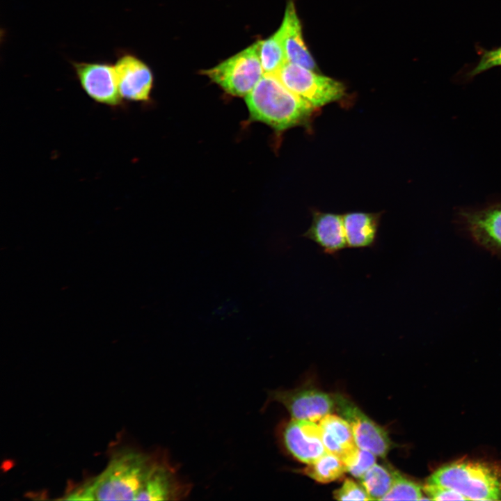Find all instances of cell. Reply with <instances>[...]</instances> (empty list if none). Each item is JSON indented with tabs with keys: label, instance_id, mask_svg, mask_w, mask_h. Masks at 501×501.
Returning <instances> with one entry per match:
<instances>
[{
	"label": "cell",
	"instance_id": "cell-1",
	"mask_svg": "<svg viewBox=\"0 0 501 501\" xmlns=\"http://www.w3.org/2000/svg\"><path fill=\"white\" fill-rule=\"evenodd\" d=\"M156 461L134 448L118 447L111 452L103 471L72 486L62 499L136 500Z\"/></svg>",
	"mask_w": 501,
	"mask_h": 501
},
{
	"label": "cell",
	"instance_id": "cell-2",
	"mask_svg": "<svg viewBox=\"0 0 501 501\" xmlns=\"http://www.w3.org/2000/svg\"><path fill=\"white\" fill-rule=\"evenodd\" d=\"M253 120L283 131L305 122L315 108L289 89L273 74H264L246 96Z\"/></svg>",
	"mask_w": 501,
	"mask_h": 501
},
{
	"label": "cell",
	"instance_id": "cell-3",
	"mask_svg": "<svg viewBox=\"0 0 501 501\" xmlns=\"http://www.w3.org/2000/svg\"><path fill=\"white\" fill-rule=\"evenodd\" d=\"M470 500H501V464L461 459L436 470L427 479Z\"/></svg>",
	"mask_w": 501,
	"mask_h": 501
},
{
	"label": "cell",
	"instance_id": "cell-4",
	"mask_svg": "<svg viewBox=\"0 0 501 501\" xmlns=\"http://www.w3.org/2000/svg\"><path fill=\"white\" fill-rule=\"evenodd\" d=\"M202 73L228 94L246 97L264 74L259 41Z\"/></svg>",
	"mask_w": 501,
	"mask_h": 501
},
{
	"label": "cell",
	"instance_id": "cell-5",
	"mask_svg": "<svg viewBox=\"0 0 501 501\" xmlns=\"http://www.w3.org/2000/svg\"><path fill=\"white\" fill-rule=\"evenodd\" d=\"M273 75L314 108L337 101L344 95L345 87L341 82L292 63L287 62Z\"/></svg>",
	"mask_w": 501,
	"mask_h": 501
},
{
	"label": "cell",
	"instance_id": "cell-6",
	"mask_svg": "<svg viewBox=\"0 0 501 501\" xmlns=\"http://www.w3.org/2000/svg\"><path fill=\"white\" fill-rule=\"evenodd\" d=\"M84 93L93 101L110 107L123 104L113 64L106 61H71Z\"/></svg>",
	"mask_w": 501,
	"mask_h": 501
},
{
	"label": "cell",
	"instance_id": "cell-7",
	"mask_svg": "<svg viewBox=\"0 0 501 501\" xmlns=\"http://www.w3.org/2000/svg\"><path fill=\"white\" fill-rule=\"evenodd\" d=\"M335 410L350 424L357 446L384 458L391 447L386 431L341 395H335Z\"/></svg>",
	"mask_w": 501,
	"mask_h": 501
},
{
	"label": "cell",
	"instance_id": "cell-8",
	"mask_svg": "<svg viewBox=\"0 0 501 501\" xmlns=\"http://www.w3.org/2000/svg\"><path fill=\"white\" fill-rule=\"evenodd\" d=\"M113 65L122 99L148 102L153 86V74L149 66L128 50H118Z\"/></svg>",
	"mask_w": 501,
	"mask_h": 501
},
{
	"label": "cell",
	"instance_id": "cell-9",
	"mask_svg": "<svg viewBox=\"0 0 501 501\" xmlns=\"http://www.w3.org/2000/svg\"><path fill=\"white\" fill-rule=\"evenodd\" d=\"M271 397L282 404L294 419L317 422L335 409L334 395L315 388L278 390L273 392Z\"/></svg>",
	"mask_w": 501,
	"mask_h": 501
},
{
	"label": "cell",
	"instance_id": "cell-10",
	"mask_svg": "<svg viewBox=\"0 0 501 501\" xmlns=\"http://www.w3.org/2000/svg\"><path fill=\"white\" fill-rule=\"evenodd\" d=\"M283 436L289 453L304 463H311L326 452L321 427L316 422L292 418L285 427Z\"/></svg>",
	"mask_w": 501,
	"mask_h": 501
},
{
	"label": "cell",
	"instance_id": "cell-11",
	"mask_svg": "<svg viewBox=\"0 0 501 501\" xmlns=\"http://www.w3.org/2000/svg\"><path fill=\"white\" fill-rule=\"evenodd\" d=\"M310 226L302 235L315 242L321 250L336 256L347 246L342 215L312 211Z\"/></svg>",
	"mask_w": 501,
	"mask_h": 501
},
{
	"label": "cell",
	"instance_id": "cell-12",
	"mask_svg": "<svg viewBox=\"0 0 501 501\" xmlns=\"http://www.w3.org/2000/svg\"><path fill=\"white\" fill-rule=\"evenodd\" d=\"M287 62L315 70L316 63L306 47L294 3L289 1L281 26L278 29Z\"/></svg>",
	"mask_w": 501,
	"mask_h": 501
},
{
	"label": "cell",
	"instance_id": "cell-13",
	"mask_svg": "<svg viewBox=\"0 0 501 501\" xmlns=\"http://www.w3.org/2000/svg\"><path fill=\"white\" fill-rule=\"evenodd\" d=\"M462 216L470 235L478 244L501 251V206L463 212Z\"/></svg>",
	"mask_w": 501,
	"mask_h": 501
},
{
	"label": "cell",
	"instance_id": "cell-14",
	"mask_svg": "<svg viewBox=\"0 0 501 501\" xmlns=\"http://www.w3.org/2000/svg\"><path fill=\"white\" fill-rule=\"evenodd\" d=\"M326 452L344 462L358 448L348 422L341 416L329 413L319 420Z\"/></svg>",
	"mask_w": 501,
	"mask_h": 501
},
{
	"label": "cell",
	"instance_id": "cell-15",
	"mask_svg": "<svg viewBox=\"0 0 501 501\" xmlns=\"http://www.w3.org/2000/svg\"><path fill=\"white\" fill-rule=\"evenodd\" d=\"M381 213L348 212L342 215L347 246L373 248L377 241Z\"/></svg>",
	"mask_w": 501,
	"mask_h": 501
},
{
	"label": "cell",
	"instance_id": "cell-16",
	"mask_svg": "<svg viewBox=\"0 0 501 501\" xmlns=\"http://www.w3.org/2000/svg\"><path fill=\"white\" fill-rule=\"evenodd\" d=\"M170 468L156 461L136 500H166L179 495Z\"/></svg>",
	"mask_w": 501,
	"mask_h": 501
},
{
	"label": "cell",
	"instance_id": "cell-17",
	"mask_svg": "<svg viewBox=\"0 0 501 501\" xmlns=\"http://www.w3.org/2000/svg\"><path fill=\"white\" fill-rule=\"evenodd\" d=\"M301 472L318 482L326 484L339 479L347 471L341 459L326 452L315 461L307 464Z\"/></svg>",
	"mask_w": 501,
	"mask_h": 501
},
{
	"label": "cell",
	"instance_id": "cell-18",
	"mask_svg": "<svg viewBox=\"0 0 501 501\" xmlns=\"http://www.w3.org/2000/svg\"><path fill=\"white\" fill-rule=\"evenodd\" d=\"M259 56L264 74H276L287 62L278 31L267 39L259 41Z\"/></svg>",
	"mask_w": 501,
	"mask_h": 501
},
{
	"label": "cell",
	"instance_id": "cell-19",
	"mask_svg": "<svg viewBox=\"0 0 501 501\" xmlns=\"http://www.w3.org/2000/svg\"><path fill=\"white\" fill-rule=\"evenodd\" d=\"M359 479L372 500H381L391 488L393 471L375 463Z\"/></svg>",
	"mask_w": 501,
	"mask_h": 501
},
{
	"label": "cell",
	"instance_id": "cell-20",
	"mask_svg": "<svg viewBox=\"0 0 501 501\" xmlns=\"http://www.w3.org/2000/svg\"><path fill=\"white\" fill-rule=\"evenodd\" d=\"M423 500L421 486L401 473L393 471V482L389 491L381 500Z\"/></svg>",
	"mask_w": 501,
	"mask_h": 501
},
{
	"label": "cell",
	"instance_id": "cell-21",
	"mask_svg": "<svg viewBox=\"0 0 501 501\" xmlns=\"http://www.w3.org/2000/svg\"><path fill=\"white\" fill-rule=\"evenodd\" d=\"M375 456L371 452L358 447L351 456L344 461L347 471L353 477L360 479L376 463Z\"/></svg>",
	"mask_w": 501,
	"mask_h": 501
},
{
	"label": "cell",
	"instance_id": "cell-22",
	"mask_svg": "<svg viewBox=\"0 0 501 501\" xmlns=\"http://www.w3.org/2000/svg\"><path fill=\"white\" fill-rule=\"evenodd\" d=\"M477 51L479 54V59L467 72L468 78H472L493 67L501 66V46L491 49L477 46Z\"/></svg>",
	"mask_w": 501,
	"mask_h": 501
},
{
	"label": "cell",
	"instance_id": "cell-23",
	"mask_svg": "<svg viewBox=\"0 0 501 501\" xmlns=\"http://www.w3.org/2000/svg\"><path fill=\"white\" fill-rule=\"evenodd\" d=\"M333 498L337 500H372L361 484L350 479L333 491Z\"/></svg>",
	"mask_w": 501,
	"mask_h": 501
},
{
	"label": "cell",
	"instance_id": "cell-24",
	"mask_svg": "<svg viewBox=\"0 0 501 501\" xmlns=\"http://www.w3.org/2000/svg\"><path fill=\"white\" fill-rule=\"evenodd\" d=\"M423 491L429 500H467L466 498L455 490L437 484L426 481L422 487Z\"/></svg>",
	"mask_w": 501,
	"mask_h": 501
}]
</instances>
